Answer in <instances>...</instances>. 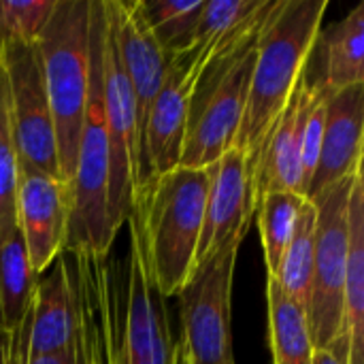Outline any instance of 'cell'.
<instances>
[{"label": "cell", "mask_w": 364, "mask_h": 364, "mask_svg": "<svg viewBox=\"0 0 364 364\" xmlns=\"http://www.w3.org/2000/svg\"><path fill=\"white\" fill-rule=\"evenodd\" d=\"M364 83L333 92L326 100L320 158L307 198L363 168Z\"/></svg>", "instance_id": "cell-16"}, {"label": "cell", "mask_w": 364, "mask_h": 364, "mask_svg": "<svg viewBox=\"0 0 364 364\" xmlns=\"http://www.w3.org/2000/svg\"><path fill=\"white\" fill-rule=\"evenodd\" d=\"M326 9V0H279L258 38L245 111L232 145L252 168L305 73Z\"/></svg>", "instance_id": "cell-2"}, {"label": "cell", "mask_w": 364, "mask_h": 364, "mask_svg": "<svg viewBox=\"0 0 364 364\" xmlns=\"http://www.w3.org/2000/svg\"><path fill=\"white\" fill-rule=\"evenodd\" d=\"M209 168L203 230L196 247V264L226 245L243 243L254 213V168L247 158L230 147Z\"/></svg>", "instance_id": "cell-10"}, {"label": "cell", "mask_w": 364, "mask_h": 364, "mask_svg": "<svg viewBox=\"0 0 364 364\" xmlns=\"http://www.w3.org/2000/svg\"><path fill=\"white\" fill-rule=\"evenodd\" d=\"M102 6H105L113 47L117 51V58L124 66V73L130 81V90L134 96L136 134H139V154H141V139H143L147 113L162 87L168 58L156 43L139 9V0L134 2L102 0Z\"/></svg>", "instance_id": "cell-13"}, {"label": "cell", "mask_w": 364, "mask_h": 364, "mask_svg": "<svg viewBox=\"0 0 364 364\" xmlns=\"http://www.w3.org/2000/svg\"><path fill=\"white\" fill-rule=\"evenodd\" d=\"M364 2L341 21L320 28L311 47L305 79L328 94L364 83Z\"/></svg>", "instance_id": "cell-18"}, {"label": "cell", "mask_w": 364, "mask_h": 364, "mask_svg": "<svg viewBox=\"0 0 364 364\" xmlns=\"http://www.w3.org/2000/svg\"><path fill=\"white\" fill-rule=\"evenodd\" d=\"M269 346L273 364H314V343L309 337L305 307L286 296L279 284L269 277Z\"/></svg>", "instance_id": "cell-20"}, {"label": "cell", "mask_w": 364, "mask_h": 364, "mask_svg": "<svg viewBox=\"0 0 364 364\" xmlns=\"http://www.w3.org/2000/svg\"><path fill=\"white\" fill-rule=\"evenodd\" d=\"M203 6L205 0H139V9L166 58L192 47Z\"/></svg>", "instance_id": "cell-22"}, {"label": "cell", "mask_w": 364, "mask_h": 364, "mask_svg": "<svg viewBox=\"0 0 364 364\" xmlns=\"http://www.w3.org/2000/svg\"><path fill=\"white\" fill-rule=\"evenodd\" d=\"M9 360V333H0V364Z\"/></svg>", "instance_id": "cell-29"}, {"label": "cell", "mask_w": 364, "mask_h": 364, "mask_svg": "<svg viewBox=\"0 0 364 364\" xmlns=\"http://www.w3.org/2000/svg\"><path fill=\"white\" fill-rule=\"evenodd\" d=\"M316 85L305 79V73L294 87V94L273 130L269 132L262 151L254 166V203L269 192L303 194V130L309 109L316 100Z\"/></svg>", "instance_id": "cell-15"}, {"label": "cell", "mask_w": 364, "mask_h": 364, "mask_svg": "<svg viewBox=\"0 0 364 364\" xmlns=\"http://www.w3.org/2000/svg\"><path fill=\"white\" fill-rule=\"evenodd\" d=\"M58 0H0V49L36 43Z\"/></svg>", "instance_id": "cell-26"}, {"label": "cell", "mask_w": 364, "mask_h": 364, "mask_svg": "<svg viewBox=\"0 0 364 364\" xmlns=\"http://www.w3.org/2000/svg\"><path fill=\"white\" fill-rule=\"evenodd\" d=\"M0 64L6 77L9 126L17 168L64 179L60 173L55 126L36 43H13L2 47Z\"/></svg>", "instance_id": "cell-6"}, {"label": "cell", "mask_w": 364, "mask_h": 364, "mask_svg": "<svg viewBox=\"0 0 364 364\" xmlns=\"http://www.w3.org/2000/svg\"><path fill=\"white\" fill-rule=\"evenodd\" d=\"M15 196H17V160H15L11 126H9L6 77L0 64V245L6 243L17 232Z\"/></svg>", "instance_id": "cell-25"}, {"label": "cell", "mask_w": 364, "mask_h": 364, "mask_svg": "<svg viewBox=\"0 0 364 364\" xmlns=\"http://www.w3.org/2000/svg\"><path fill=\"white\" fill-rule=\"evenodd\" d=\"M305 196L296 192H269L256 203V220L260 228L269 277L277 275L284 252L294 235L296 220L305 205Z\"/></svg>", "instance_id": "cell-23"}, {"label": "cell", "mask_w": 364, "mask_h": 364, "mask_svg": "<svg viewBox=\"0 0 364 364\" xmlns=\"http://www.w3.org/2000/svg\"><path fill=\"white\" fill-rule=\"evenodd\" d=\"M239 243L198 262L179 290L181 341L190 364H235L230 296Z\"/></svg>", "instance_id": "cell-7"}, {"label": "cell", "mask_w": 364, "mask_h": 364, "mask_svg": "<svg viewBox=\"0 0 364 364\" xmlns=\"http://www.w3.org/2000/svg\"><path fill=\"white\" fill-rule=\"evenodd\" d=\"M34 286L36 275L17 230L0 245V333H13L21 326L32 305Z\"/></svg>", "instance_id": "cell-21"}, {"label": "cell", "mask_w": 364, "mask_h": 364, "mask_svg": "<svg viewBox=\"0 0 364 364\" xmlns=\"http://www.w3.org/2000/svg\"><path fill=\"white\" fill-rule=\"evenodd\" d=\"M117 343L122 364H173L175 341L171 339L164 299L151 286L141 252L132 241Z\"/></svg>", "instance_id": "cell-12"}, {"label": "cell", "mask_w": 364, "mask_h": 364, "mask_svg": "<svg viewBox=\"0 0 364 364\" xmlns=\"http://www.w3.org/2000/svg\"><path fill=\"white\" fill-rule=\"evenodd\" d=\"M314 364H350V335L343 331L331 346L314 352Z\"/></svg>", "instance_id": "cell-27"}, {"label": "cell", "mask_w": 364, "mask_h": 364, "mask_svg": "<svg viewBox=\"0 0 364 364\" xmlns=\"http://www.w3.org/2000/svg\"><path fill=\"white\" fill-rule=\"evenodd\" d=\"M254 60L256 47L241 55L203 98L190 102L179 166L207 168L235 145L245 111Z\"/></svg>", "instance_id": "cell-9"}, {"label": "cell", "mask_w": 364, "mask_h": 364, "mask_svg": "<svg viewBox=\"0 0 364 364\" xmlns=\"http://www.w3.org/2000/svg\"><path fill=\"white\" fill-rule=\"evenodd\" d=\"M209 168L177 166L149 177L132 196L130 239L162 299L177 296L196 267Z\"/></svg>", "instance_id": "cell-1"}, {"label": "cell", "mask_w": 364, "mask_h": 364, "mask_svg": "<svg viewBox=\"0 0 364 364\" xmlns=\"http://www.w3.org/2000/svg\"><path fill=\"white\" fill-rule=\"evenodd\" d=\"M90 17L92 0H58L36 41L55 126L60 173L68 183L90 90Z\"/></svg>", "instance_id": "cell-4"}, {"label": "cell", "mask_w": 364, "mask_h": 364, "mask_svg": "<svg viewBox=\"0 0 364 364\" xmlns=\"http://www.w3.org/2000/svg\"><path fill=\"white\" fill-rule=\"evenodd\" d=\"M343 316L350 335V364H364V183L356 175L350 196V245L343 288Z\"/></svg>", "instance_id": "cell-19"}, {"label": "cell", "mask_w": 364, "mask_h": 364, "mask_svg": "<svg viewBox=\"0 0 364 364\" xmlns=\"http://www.w3.org/2000/svg\"><path fill=\"white\" fill-rule=\"evenodd\" d=\"M105 26L102 0H92L90 17V90L79 132L75 173L70 179V215L64 252L105 260L115 232L109 224V136L102 102L100 41Z\"/></svg>", "instance_id": "cell-3"}, {"label": "cell", "mask_w": 364, "mask_h": 364, "mask_svg": "<svg viewBox=\"0 0 364 364\" xmlns=\"http://www.w3.org/2000/svg\"><path fill=\"white\" fill-rule=\"evenodd\" d=\"M26 364H77V352L73 346V348L55 352V354H43V356L28 358Z\"/></svg>", "instance_id": "cell-28"}, {"label": "cell", "mask_w": 364, "mask_h": 364, "mask_svg": "<svg viewBox=\"0 0 364 364\" xmlns=\"http://www.w3.org/2000/svg\"><path fill=\"white\" fill-rule=\"evenodd\" d=\"M77 303L64 254L36 277L28 311V358L55 354L75 346Z\"/></svg>", "instance_id": "cell-17"}, {"label": "cell", "mask_w": 364, "mask_h": 364, "mask_svg": "<svg viewBox=\"0 0 364 364\" xmlns=\"http://www.w3.org/2000/svg\"><path fill=\"white\" fill-rule=\"evenodd\" d=\"M105 9V6H102ZM100 73H102V102L109 136V224L113 232L124 226L130 215L132 196L141 177V154L136 134V107L130 81L113 47L107 15L100 41Z\"/></svg>", "instance_id": "cell-8"}, {"label": "cell", "mask_w": 364, "mask_h": 364, "mask_svg": "<svg viewBox=\"0 0 364 364\" xmlns=\"http://www.w3.org/2000/svg\"><path fill=\"white\" fill-rule=\"evenodd\" d=\"M194 85L196 81L186 60L181 55L168 58L162 87L151 102L141 139V179L136 190L149 177L164 175L179 166Z\"/></svg>", "instance_id": "cell-14"}, {"label": "cell", "mask_w": 364, "mask_h": 364, "mask_svg": "<svg viewBox=\"0 0 364 364\" xmlns=\"http://www.w3.org/2000/svg\"><path fill=\"white\" fill-rule=\"evenodd\" d=\"M356 175L346 177L307 198L316 205L314 269L305 303L314 350L331 346L346 331L343 288L350 245V196Z\"/></svg>", "instance_id": "cell-5"}, {"label": "cell", "mask_w": 364, "mask_h": 364, "mask_svg": "<svg viewBox=\"0 0 364 364\" xmlns=\"http://www.w3.org/2000/svg\"><path fill=\"white\" fill-rule=\"evenodd\" d=\"M100 354H102V352H100ZM102 364H105V360H102Z\"/></svg>", "instance_id": "cell-30"}, {"label": "cell", "mask_w": 364, "mask_h": 364, "mask_svg": "<svg viewBox=\"0 0 364 364\" xmlns=\"http://www.w3.org/2000/svg\"><path fill=\"white\" fill-rule=\"evenodd\" d=\"M314 245H316V205L305 200L301 215L296 220L294 235L284 252L279 262L277 275L273 277L279 288L305 307L309 284H311V269H314Z\"/></svg>", "instance_id": "cell-24"}, {"label": "cell", "mask_w": 364, "mask_h": 364, "mask_svg": "<svg viewBox=\"0 0 364 364\" xmlns=\"http://www.w3.org/2000/svg\"><path fill=\"white\" fill-rule=\"evenodd\" d=\"M70 215V183L17 168L15 218L32 273L38 277L64 252Z\"/></svg>", "instance_id": "cell-11"}]
</instances>
